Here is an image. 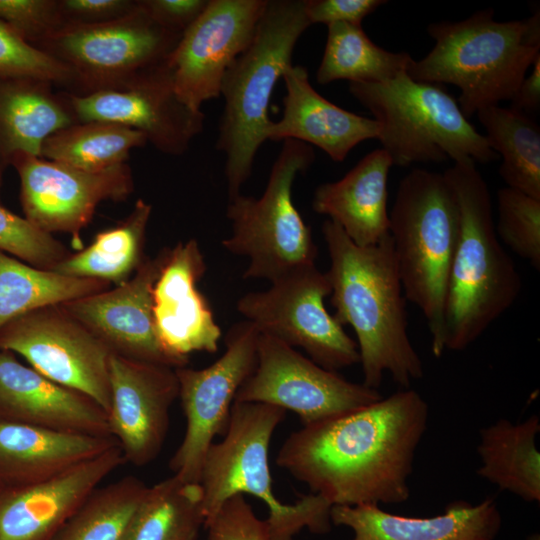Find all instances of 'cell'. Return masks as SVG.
I'll return each instance as SVG.
<instances>
[{
  "label": "cell",
  "mask_w": 540,
  "mask_h": 540,
  "mask_svg": "<svg viewBox=\"0 0 540 540\" xmlns=\"http://www.w3.org/2000/svg\"><path fill=\"white\" fill-rule=\"evenodd\" d=\"M428 404L411 388L292 432L276 463L334 505L401 504L427 429Z\"/></svg>",
  "instance_id": "1"
},
{
  "label": "cell",
  "mask_w": 540,
  "mask_h": 540,
  "mask_svg": "<svg viewBox=\"0 0 540 540\" xmlns=\"http://www.w3.org/2000/svg\"><path fill=\"white\" fill-rule=\"evenodd\" d=\"M322 234L330 257L326 274L333 316L355 332L363 384L378 390L388 373L401 389L410 388L423 377V363L408 334L407 300L389 234L362 247L329 219Z\"/></svg>",
  "instance_id": "2"
},
{
  "label": "cell",
  "mask_w": 540,
  "mask_h": 540,
  "mask_svg": "<svg viewBox=\"0 0 540 540\" xmlns=\"http://www.w3.org/2000/svg\"><path fill=\"white\" fill-rule=\"evenodd\" d=\"M443 174L454 190L460 214L443 345L445 351H463L514 304L522 280L496 234L490 190L475 162L454 163Z\"/></svg>",
  "instance_id": "3"
},
{
  "label": "cell",
  "mask_w": 540,
  "mask_h": 540,
  "mask_svg": "<svg viewBox=\"0 0 540 540\" xmlns=\"http://www.w3.org/2000/svg\"><path fill=\"white\" fill-rule=\"evenodd\" d=\"M434 47L414 60L407 74L415 81L452 84L468 119L480 109L511 101L540 55V12L500 22L494 11H477L460 21L431 23Z\"/></svg>",
  "instance_id": "4"
},
{
  "label": "cell",
  "mask_w": 540,
  "mask_h": 540,
  "mask_svg": "<svg viewBox=\"0 0 540 540\" xmlns=\"http://www.w3.org/2000/svg\"><path fill=\"white\" fill-rule=\"evenodd\" d=\"M310 25L305 0H268L250 44L224 75L216 149L226 158L229 200L241 194L251 175L272 122L268 110L274 87L292 65L296 43Z\"/></svg>",
  "instance_id": "5"
},
{
  "label": "cell",
  "mask_w": 540,
  "mask_h": 540,
  "mask_svg": "<svg viewBox=\"0 0 540 540\" xmlns=\"http://www.w3.org/2000/svg\"><path fill=\"white\" fill-rule=\"evenodd\" d=\"M459 229L457 198L443 173L415 168L401 179L389 236L404 295L426 319L436 358L445 352V305Z\"/></svg>",
  "instance_id": "6"
},
{
  "label": "cell",
  "mask_w": 540,
  "mask_h": 540,
  "mask_svg": "<svg viewBox=\"0 0 540 540\" xmlns=\"http://www.w3.org/2000/svg\"><path fill=\"white\" fill-rule=\"evenodd\" d=\"M285 413L269 404L233 402L224 439L211 444L202 462L205 520L229 498L246 493L267 505L265 522L272 540H292L305 527L315 534L331 530L332 505L324 497L310 493L283 504L273 493L269 445Z\"/></svg>",
  "instance_id": "7"
},
{
  "label": "cell",
  "mask_w": 540,
  "mask_h": 540,
  "mask_svg": "<svg viewBox=\"0 0 540 540\" xmlns=\"http://www.w3.org/2000/svg\"><path fill=\"white\" fill-rule=\"evenodd\" d=\"M349 92L377 121V139L393 166L499 158L441 84L415 81L405 72L382 83H350Z\"/></svg>",
  "instance_id": "8"
},
{
  "label": "cell",
  "mask_w": 540,
  "mask_h": 540,
  "mask_svg": "<svg viewBox=\"0 0 540 540\" xmlns=\"http://www.w3.org/2000/svg\"><path fill=\"white\" fill-rule=\"evenodd\" d=\"M313 148L297 140H284L259 198L239 194L230 199L226 216L231 234L225 250L244 256L249 264L244 279L277 281L315 264L317 247L311 228L292 199L296 176L314 162Z\"/></svg>",
  "instance_id": "9"
},
{
  "label": "cell",
  "mask_w": 540,
  "mask_h": 540,
  "mask_svg": "<svg viewBox=\"0 0 540 540\" xmlns=\"http://www.w3.org/2000/svg\"><path fill=\"white\" fill-rule=\"evenodd\" d=\"M182 35L156 23L138 0L130 14L102 24L65 26L36 47L74 74L77 95L123 87L164 63Z\"/></svg>",
  "instance_id": "10"
},
{
  "label": "cell",
  "mask_w": 540,
  "mask_h": 540,
  "mask_svg": "<svg viewBox=\"0 0 540 540\" xmlns=\"http://www.w3.org/2000/svg\"><path fill=\"white\" fill-rule=\"evenodd\" d=\"M330 294L326 272L314 264L272 282L266 290L246 293L236 309L260 334L300 347L312 361L337 372L359 363V352L325 308Z\"/></svg>",
  "instance_id": "11"
},
{
  "label": "cell",
  "mask_w": 540,
  "mask_h": 540,
  "mask_svg": "<svg viewBox=\"0 0 540 540\" xmlns=\"http://www.w3.org/2000/svg\"><path fill=\"white\" fill-rule=\"evenodd\" d=\"M259 336L249 321L235 323L214 363L202 369L175 368L186 429L169 466L181 480L199 483L205 454L214 438L225 434L236 393L256 367Z\"/></svg>",
  "instance_id": "12"
},
{
  "label": "cell",
  "mask_w": 540,
  "mask_h": 540,
  "mask_svg": "<svg viewBox=\"0 0 540 540\" xmlns=\"http://www.w3.org/2000/svg\"><path fill=\"white\" fill-rule=\"evenodd\" d=\"M0 349L21 355L43 376L108 412L112 352L60 305L35 309L5 324Z\"/></svg>",
  "instance_id": "13"
},
{
  "label": "cell",
  "mask_w": 540,
  "mask_h": 540,
  "mask_svg": "<svg viewBox=\"0 0 540 540\" xmlns=\"http://www.w3.org/2000/svg\"><path fill=\"white\" fill-rule=\"evenodd\" d=\"M381 398L377 389L348 381L286 343L260 334L256 367L234 401L290 410L306 426L355 411Z\"/></svg>",
  "instance_id": "14"
},
{
  "label": "cell",
  "mask_w": 540,
  "mask_h": 540,
  "mask_svg": "<svg viewBox=\"0 0 540 540\" xmlns=\"http://www.w3.org/2000/svg\"><path fill=\"white\" fill-rule=\"evenodd\" d=\"M10 164L20 178L24 218L48 234L69 233L78 248L80 231L91 221L96 207L102 201L124 200L134 189L127 163L102 171H85L19 154Z\"/></svg>",
  "instance_id": "15"
},
{
  "label": "cell",
  "mask_w": 540,
  "mask_h": 540,
  "mask_svg": "<svg viewBox=\"0 0 540 540\" xmlns=\"http://www.w3.org/2000/svg\"><path fill=\"white\" fill-rule=\"evenodd\" d=\"M76 122L104 121L135 129L158 151L180 156L204 127L205 114L177 95L168 59L123 87L84 95L67 92Z\"/></svg>",
  "instance_id": "16"
},
{
  "label": "cell",
  "mask_w": 540,
  "mask_h": 540,
  "mask_svg": "<svg viewBox=\"0 0 540 540\" xmlns=\"http://www.w3.org/2000/svg\"><path fill=\"white\" fill-rule=\"evenodd\" d=\"M268 0H209L168 58L174 89L191 109L220 97L225 73L250 44Z\"/></svg>",
  "instance_id": "17"
},
{
  "label": "cell",
  "mask_w": 540,
  "mask_h": 540,
  "mask_svg": "<svg viewBox=\"0 0 540 540\" xmlns=\"http://www.w3.org/2000/svg\"><path fill=\"white\" fill-rule=\"evenodd\" d=\"M170 249L165 247L155 257H145L126 282L61 303L60 307L96 335L113 354L172 368L187 366L163 347L153 319V287Z\"/></svg>",
  "instance_id": "18"
},
{
  "label": "cell",
  "mask_w": 540,
  "mask_h": 540,
  "mask_svg": "<svg viewBox=\"0 0 540 540\" xmlns=\"http://www.w3.org/2000/svg\"><path fill=\"white\" fill-rule=\"evenodd\" d=\"M178 395L175 368L112 353L108 423L126 462L145 466L159 455Z\"/></svg>",
  "instance_id": "19"
},
{
  "label": "cell",
  "mask_w": 540,
  "mask_h": 540,
  "mask_svg": "<svg viewBox=\"0 0 540 540\" xmlns=\"http://www.w3.org/2000/svg\"><path fill=\"white\" fill-rule=\"evenodd\" d=\"M207 270L195 239L180 242L154 284L152 311L158 338L173 357L187 365L193 352L215 353L221 330L197 284Z\"/></svg>",
  "instance_id": "20"
},
{
  "label": "cell",
  "mask_w": 540,
  "mask_h": 540,
  "mask_svg": "<svg viewBox=\"0 0 540 540\" xmlns=\"http://www.w3.org/2000/svg\"><path fill=\"white\" fill-rule=\"evenodd\" d=\"M124 463L115 445L47 480L0 488V540H53L88 495Z\"/></svg>",
  "instance_id": "21"
},
{
  "label": "cell",
  "mask_w": 540,
  "mask_h": 540,
  "mask_svg": "<svg viewBox=\"0 0 540 540\" xmlns=\"http://www.w3.org/2000/svg\"><path fill=\"white\" fill-rule=\"evenodd\" d=\"M0 421L112 437L107 412L0 349Z\"/></svg>",
  "instance_id": "22"
},
{
  "label": "cell",
  "mask_w": 540,
  "mask_h": 540,
  "mask_svg": "<svg viewBox=\"0 0 540 540\" xmlns=\"http://www.w3.org/2000/svg\"><path fill=\"white\" fill-rule=\"evenodd\" d=\"M332 525L353 531L351 540H495L502 517L493 497L477 504L449 503L441 514L409 517L384 511L379 505H334Z\"/></svg>",
  "instance_id": "23"
},
{
  "label": "cell",
  "mask_w": 540,
  "mask_h": 540,
  "mask_svg": "<svg viewBox=\"0 0 540 540\" xmlns=\"http://www.w3.org/2000/svg\"><path fill=\"white\" fill-rule=\"evenodd\" d=\"M282 79L286 90L283 114L269 125L267 140L312 144L333 161L342 162L359 143L377 139V121L349 112L321 96L311 85L305 67L290 65Z\"/></svg>",
  "instance_id": "24"
},
{
  "label": "cell",
  "mask_w": 540,
  "mask_h": 540,
  "mask_svg": "<svg viewBox=\"0 0 540 540\" xmlns=\"http://www.w3.org/2000/svg\"><path fill=\"white\" fill-rule=\"evenodd\" d=\"M393 163L380 148L365 155L341 179L319 185L312 208L338 224L358 246L389 234L388 175Z\"/></svg>",
  "instance_id": "25"
},
{
  "label": "cell",
  "mask_w": 540,
  "mask_h": 540,
  "mask_svg": "<svg viewBox=\"0 0 540 540\" xmlns=\"http://www.w3.org/2000/svg\"><path fill=\"white\" fill-rule=\"evenodd\" d=\"M115 445L113 437L0 421V488L47 480Z\"/></svg>",
  "instance_id": "26"
},
{
  "label": "cell",
  "mask_w": 540,
  "mask_h": 540,
  "mask_svg": "<svg viewBox=\"0 0 540 540\" xmlns=\"http://www.w3.org/2000/svg\"><path fill=\"white\" fill-rule=\"evenodd\" d=\"M34 78L0 77V165L19 154L40 157L43 142L77 123L66 91Z\"/></svg>",
  "instance_id": "27"
},
{
  "label": "cell",
  "mask_w": 540,
  "mask_h": 540,
  "mask_svg": "<svg viewBox=\"0 0 540 540\" xmlns=\"http://www.w3.org/2000/svg\"><path fill=\"white\" fill-rule=\"evenodd\" d=\"M536 414L522 422L500 419L479 431L477 474L525 502H540V453Z\"/></svg>",
  "instance_id": "28"
},
{
  "label": "cell",
  "mask_w": 540,
  "mask_h": 540,
  "mask_svg": "<svg viewBox=\"0 0 540 540\" xmlns=\"http://www.w3.org/2000/svg\"><path fill=\"white\" fill-rule=\"evenodd\" d=\"M152 205L138 199L130 214L113 228L99 232L93 242L70 254L52 270L71 277L115 283L126 282L138 269L143 255Z\"/></svg>",
  "instance_id": "29"
},
{
  "label": "cell",
  "mask_w": 540,
  "mask_h": 540,
  "mask_svg": "<svg viewBox=\"0 0 540 540\" xmlns=\"http://www.w3.org/2000/svg\"><path fill=\"white\" fill-rule=\"evenodd\" d=\"M316 81L327 85L337 80L350 83H382L407 72L414 59L408 52H391L374 43L361 24L333 23Z\"/></svg>",
  "instance_id": "30"
},
{
  "label": "cell",
  "mask_w": 540,
  "mask_h": 540,
  "mask_svg": "<svg viewBox=\"0 0 540 540\" xmlns=\"http://www.w3.org/2000/svg\"><path fill=\"white\" fill-rule=\"evenodd\" d=\"M109 288V282L40 269L0 250V328L35 309L59 305Z\"/></svg>",
  "instance_id": "31"
},
{
  "label": "cell",
  "mask_w": 540,
  "mask_h": 540,
  "mask_svg": "<svg viewBox=\"0 0 540 540\" xmlns=\"http://www.w3.org/2000/svg\"><path fill=\"white\" fill-rule=\"evenodd\" d=\"M477 117L491 149L501 156L499 175L507 187L540 199V129L525 113L500 105Z\"/></svg>",
  "instance_id": "32"
},
{
  "label": "cell",
  "mask_w": 540,
  "mask_h": 540,
  "mask_svg": "<svg viewBox=\"0 0 540 540\" xmlns=\"http://www.w3.org/2000/svg\"><path fill=\"white\" fill-rule=\"evenodd\" d=\"M141 132L121 124L78 122L50 135L40 157L85 171H102L126 163L132 149L143 147Z\"/></svg>",
  "instance_id": "33"
},
{
  "label": "cell",
  "mask_w": 540,
  "mask_h": 540,
  "mask_svg": "<svg viewBox=\"0 0 540 540\" xmlns=\"http://www.w3.org/2000/svg\"><path fill=\"white\" fill-rule=\"evenodd\" d=\"M204 522L200 484L173 475L148 487L127 540H195Z\"/></svg>",
  "instance_id": "34"
},
{
  "label": "cell",
  "mask_w": 540,
  "mask_h": 540,
  "mask_svg": "<svg viewBox=\"0 0 540 540\" xmlns=\"http://www.w3.org/2000/svg\"><path fill=\"white\" fill-rule=\"evenodd\" d=\"M147 489L135 476L98 486L53 540H127Z\"/></svg>",
  "instance_id": "35"
},
{
  "label": "cell",
  "mask_w": 540,
  "mask_h": 540,
  "mask_svg": "<svg viewBox=\"0 0 540 540\" xmlns=\"http://www.w3.org/2000/svg\"><path fill=\"white\" fill-rule=\"evenodd\" d=\"M495 231L516 255L540 269V199L503 187L497 192Z\"/></svg>",
  "instance_id": "36"
},
{
  "label": "cell",
  "mask_w": 540,
  "mask_h": 540,
  "mask_svg": "<svg viewBox=\"0 0 540 540\" xmlns=\"http://www.w3.org/2000/svg\"><path fill=\"white\" fill-rule=\"evenodd\" d=\"M0 77L34 78L77 94L73 72L62 62L24 40L0 20Z\"/></svg>",
  "instance_id": "37"
},
{
  "label": "cell",
  "mask_w": 540,
  "mask_h": 540,
  "mask_svg": "<svg viewBox=\"0 0 540 540\" xmlns=\"http://www.w3.org/2000/svg\"><path fill=\"white\" fill-rule=\"evenodd\" d=\"M0 250L29 265L52 270L70 253L67 248L25 218L0 206Z\"/></svg>",
  "instance_id": "38"
},
{
  "label": "cell",
  "mask_w": 540,
  "mask_h": 540,
  "mask_svg": "<svg viewBox=\"0 0 540 540\" xmlns=\"http://www.w3.org/2000/svg\"><path fill=\"white\" fill-rule=\"evenodd\" d=\"M0 20L35 47L63 26L58 0H0Z\"/></svg>",
  "instance_id": "39"
},
{
  "label": "cell",
  "mask_w": 540,
  "mask_h": 540,
  "mask_svg": "<svg viewBox=\"0 0 540 540\" xmlns=\"http://www.w3.org/2000/svg\"><path fill=\"white\" fill-rule=\"evenodd\" d=\"M204 526L209 540H272L265 520H260L241 494L226 500Z\"/></svg>",
  "instance_id": "40"
},
{
  "label": "cell",
  "mask_w": 540,
  "mask_h": 540,
  "mask_svg": "<svg viewBox=\"0 0 540 540\" xmlns=\"http://www.w3.org/2000/svg\"><path fill=\"white\" fill-rule=\"evenodd\" d=\"M138 6V0H58L62 27L96 25L120 19Z\"/></svg>",
  "instance_id": "41"
},
{
  "label": "cell",
  "mask_w": 540,
  "mask_h": 540,
  "mask_svg": "<svg viewBox=\"0 0 540 540\" xmlns=\"http://www.w3.org/2000/svg\"><path fill=\"white\" fill-rule=\"evenodd\" d=\"M385 3L383 0H305V12L311 25L361 24L365 17Z\"/></svg>",
  "instance_id": "42"
},
{
  "label": "cell",
  "mask_w": 540,
  "mask_h": 540,
  "mask_svg": "<svg viewBox=\"0 0 540 540\" xmlns=\"http://www.w3.org/2000/svg\"><path fill=\"white\" fill-rule=\"evenodd\" d=\"M160 26L182 35L203 13L209 0H140Z\"/></svg>",
  "instance_id": "43"
},
{
  "label": "cell",
  "mask_w": 540,
  "mask_h": 540,
  "mask_svg": "<svg viewBox=\"0 0 540 540\" xmlns=\"http://www.w3.org/2000/svg\"><path fill=\"white\" fill-rule=\"evenodd\" d=\"M531 67V73L525 76L511 99V108L523 113L535 111L540 106V55Z\"/></svg>",
  "instance_id": "44"
},
{
  "label": "cell",
  "mask_w": 540,
  "mask_h": 540,
  "mask_svg": "<svg viewBox=\"0 0 540 540\" xmlns=\"http://www.w3.org/2000/svg\"><path fill=\"white\" fill-rule=\"evenodd\" d=\"M526 540H540V535L538 533H533L527 536Z\"/></svg>",
  "instance_id": "45"
},
{
  "label": "cell",
  "mask_w": 540,
  "mask_h": 540,
  "mask_svg": "<svg viewBox=\"0 0 540 540\" xmlns=\"http://www.w3.org/2000/svg\"><path fill=\"white\" fill-rule=\"evenodd\" d=\"M0 172H1V165H0Z\"/></svg>",
  "instance_id": "46"
}]
</instances>
